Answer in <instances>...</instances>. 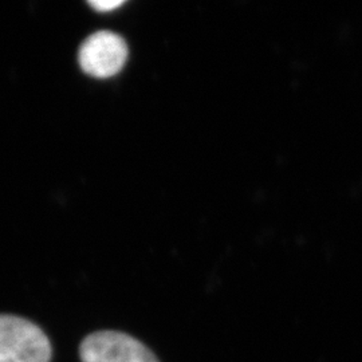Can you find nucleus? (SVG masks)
Instances as JSON below:
<instances>
[{
  "instance_id": "f257e3e1",
  "label": "nucleus",
  "mask_w": 362,
  "mask_h": 362,
  "mask_svg": "<svg viewBox=\"0 0 362 362\" xmlns=\"http://www.w3.org/2000/svg\"><path fill=\"white\" fill-rule=\"evenodd\" d=\"M50 339L31 321L0 314V362H50Z\"/></svg>"
},
{
  "instance_id": "f03ea898",
  "label": "nucleus",
  "mask_w": 362,
  "mask_h": 362,
  "mask_svg": "<svg viewBox=\"0 0 362 362\" xmlns=\"http://www.w3.org/2000/svg\"><path fill=\"white\" fill-rule=\"evenodd\" d=\"M82 362H160L143 342L121 332H95L79 346Z\"/></svg>"
},
{
  "instance_id": "7ed1b4c3",
  "label": "nucleus",
  "mask_w": 362,
  "mask_h": 362,
  "mask_svg": "<svg viewBox=\"0 0 362 362\" xmlns=\"http://www.w3.org/2000/svg\"><path fill=\"white\" fill-rule=\"evenodd\" d=\"M78 59L81 69L91 77H113L128 59V46L118 34L98 31L82 43Z\"/></svg>"
},
{
  "instance_id": "20e7f679",
  "label": "nucleus",
  "mask_w": 362,
  "mask_h": 362,
  "mask_svg": "<svg viewBox=\"0 0 362 362\" xmlns=\"http://www.w3.org/2000/svg\"><path fill=\"white\" fill-rule=\"evenodd\" d=\"M125 1L124 0H89V4H90L93 8H95L97 11H112L117 7L122 6Z\"/></svg>"
}]
</instances>
